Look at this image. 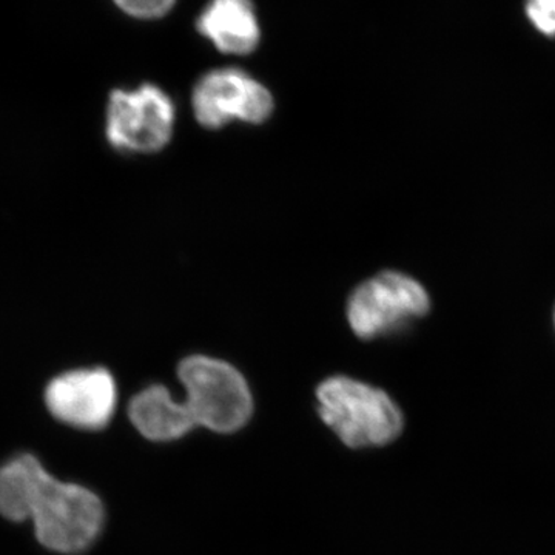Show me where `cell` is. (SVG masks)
I'll use <instances>...</instances> for the list:
<instances>
[{
  "mask_svg": "<svg viewBox=\"0 0 555 555\" xmlns=\"http://www.w3.org/2000/svg\"><path fill=\"white\" fill-rule=\"evenodd\" d=\"M0 514L13 521L31 520L39 542L62 554L93 545L105 520L100 496L50 476L33 455L0 467Z\"/></svg>",
  "mask_w": 555,
  "mask_h": 555,
  "instance_id": "cell-1",
  "label": "cell"
},
{
  "mask_svg": "<svg viewBox=\"0 0 555 555\" xmlns=\"http://www.w3.org/2000/svg\"><path fill=\"white\" fill-rule=\"evenodd\" d=\"M317 400L321 420L346 447H386L403 433V412L378 387L339 375L318 386Z\"/></svg>",
  "mask_w": 555,
  "mask_h": 555,
  "instance_id": "cell-2",
  "label": "cell"
},
{
  "mask_svg": "<svg viewBox=\"0 0 555 555\" xmlns=\"http://www.w3.org/2000/svg\"><path fill=\"white\" fill-rule=\"evenodd\" d=\"M178 377L188 393L181 406L193 427L232 434L246 426L254 414L247 379L225 361L206 356L184 358Z\"/></svg>",
  "mask_w": 555,
  "mask_h": 555,
  "instance_id": "cell-3",
  "label": "cell"
},
{
  "mask_svg": "<svg viewBox=\"0 0 555 555\" xmlns=\"http://www.w3.org/2000/svg\"><path fill=\"white\" fill-rule=\"evenodd\" d=\"M429 292L406 273L387 272L369 278L347 299V321L358 338L397 334L430 312Z\"/></svg>",
  "mask_w": 555,
  "mask_h": 555,
  "instance_id": "cell-4",
  "label": "cell"
},
{
  "mask_svg": "<svg viewBox=\"0 0 555 555\" xmlns=\"http://www.w3.org/2000/svg\"><path fill=\"white\" fill-rule=\"evenodd\" d=\"M177 108L169 94L153 83L134 90H113L105 112V138L129 155H152L173 138Z\"/></svg>",
  "mask_w": 555,
  "mask_h": 555,
  "instance_id": "cell-5",
  "label": "cell"
},
{
  "mask_svg": "<svg viewBox=\"0 0 555 555\" xmlns=\"http://www.w3.org/2000/svg\"><path fill=\"white\" fill-rule=\"evenodd\" d=\"M275 108L272 93L258 79L240 68L210 69L192 91V109L199 126L218 130L233 120L266 122Z\"/></svg>",
  "mask_w": 555,
  "mask_h": 555,
  "instance_id": "cell-6",
  "label": "cell"
},
{
  "mask_svg": "<svg viewBox=\"0 0 555 555\" xmlns=\"http://www.w3.org/2000/svg\"><path fill=\"white\" fill-rule=\"evenodd\" d=\"M46 403L61 422L98 430L107 426L115 414L118 389L107 369H78L51 379Z\"/></svg>",
  "mask_w": 555,
  "mask_h": 555,
  "instance_id": "cell-7",
  "label": "cell"
},
{
  "mask_svg": "<svg viewBox=\"0 0 555 555\" xmlns=\"http://www.w3.org/2000/svg\"><path fill=\"white\" fill-rule=\"evenodd\" d=\"M196 31L229 56H247L261 42L254 0H208L196 20Z\"/></svg>",
  "mask_w": 555,
  "mask_h": 555,
  "instance_id": "cell-8",
  "label": "cell"
},
{
  "mask_svg": "<svg viewBox=\"0 0 555 555\" xmlns=\"http://www.w3.org/2000/svg\"><path fill=\"white\" fill-rule=\"evenodd\" d=\"M133 426L153 441H171L193 429L181 401L170 396L167 387L153 385L133 397L129 404Z\"/></svg>",
  "mask_w": 555,
  "mask_h": 555,
  "instance_id": "cell-9",
  "label": "cell"
},
{
  "mask_svg": "<svg viewBox=\"0 0 555 555\" xmlns=\"http://www.w3.org/2000/svg\"><path fill=\"white\" fill-rule=\"evenodd\" d=\"M120 11L139 21H156L167 16L177 0H113Z\"/></svg>",
  "mask_w": 555,
  "mask_h": 555,
  "instance_id": "cell-10",
  "label": "cell"
},
{
  "mask_svg": "<svg viewBox=\"0 0 555 555\" xmlns=\"http://www.w3.org/2000/svg\"><path fill=\"white\" fill-rule=\"evenodd\" d=\"M525 14L537 31L555 39V0H525Z\"/></svg>",
  "mask_w": 555,
  "mask_h": 555,
  "instance_id": "cell-11",
  "label": "cell"
},
{
  "mask_svg": "<svg viewBox=\"0 0 555 555\" xmlns=\"http://www.w3.org/2000/svg\"><path fill=\"white\" fill-rule=\"evenodd\" d=\"M553 326H554V332H555V305H554V309H553Z\"/></svg>",
  "mask_w": 555,
  "mask_h": 555,
  "instance_id": "cell-12",
  "label": "cell"
}]
</instances>
